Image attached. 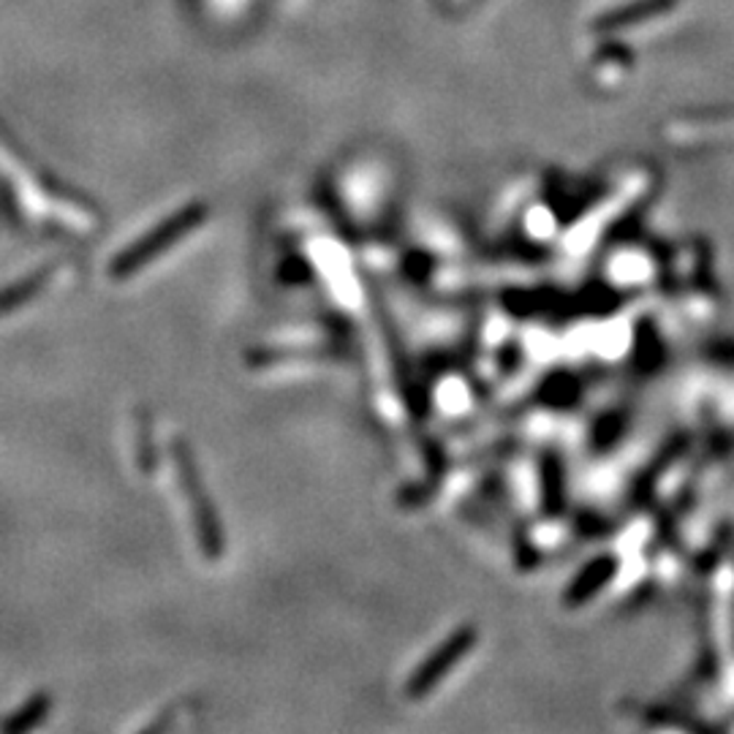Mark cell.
<instances>
[{
    "instance_id": "2",
    "label": "cell",
    "mask_w": 734,
    "mask_h": 734,
    "mask_svg": "<svg viewBox=\"0 0 734 734\" xmlns=\"http://www.w3.org/2000/svg\"><path fill=\"white\" fill-rule=\"evenodd\" d=\"M174 468H178L180 492H183L188 509H191L199 544H202L204 555L219 557L223 552V528L219 514H215V507L210 503L208 487H204L202 474H199L196 462H193V455L183 444L174 446Z\"/></svg>"
},
{
    "instance_id": "1",
    "label": "cell",
    "mask_w": 734,
    "mask_h": 734,
    "mask_svg": "<svg viewBox=\"0 0 734 734\" xmlns=\"http://www.w3.org/2000/svg\"><path fill=\"white\" fill-rule=\"evenodd\" d=\"M204 215L208 213H204L202 204H188V208L180 210V213H174L172 219H167V221L158 223V226H152L145 237L134 240L128 248H123L120 254L111 258L109 275L115 280L131 278L134 273H139V269H145L147 264L156 262L163 251L174 248L180 240H185L188 234H191L193 228L204 221Z\"/></svg>"
},
{
    "instance_id": "3",
    "label": "cell",
    "mask_w": 734,
    "mask_h": 734,
    "mask_svg": "<svg viewBox=\"0 0 734 734\" xmlns=\"http://www.w3.org/2000/svg\"><path fill=\"white\" fill-rule=\"evenodd\" d=\"M52 269L46 267V269H41V273L33 275V280H25V284H20V286H14V289H9L3 294V297H0V310H11V308H20L22 302H25V297L31 291H36L41 289V286L46 284V275H50Z\"/></svg>"
},
{
    "instance_id": "4",
    "label": "cell",
    "mask_w": 734,
    "mask_h": 734,
    "mask_svg": "<svg viewBox=\"0 0 734 734\" xmlns=\"http://www.w3.org/2000/svg\"><path fill=\"white\" fill-rule=\"evenodd\" d=\"M50 713V696H36L25 710H22V719H14L9 724V730H31V726L41 724Z\"/></svg>"
}]
</instances>
